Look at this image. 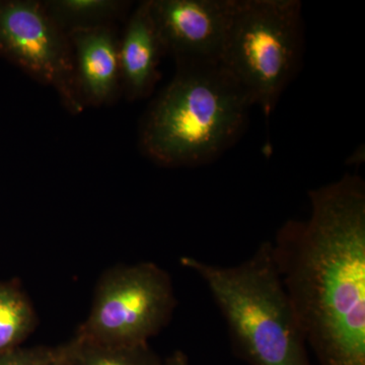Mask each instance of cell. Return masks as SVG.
Here are the masks:
<instances>
[{
  "mask_svg": "<svg viewBox=\"0 0 365 365\" xmlns=\"http://www.w3.org/2000/svg\"><path fill=\"white\" fill-rule=\"evenodd\" d=\"M176 307L172 278L157 264L118 266L101 277L90 316L76 334L102 344H148Z\"/></svg>",
  "mask_w": 365,
  "mask_h": 365,
  "instance_id": "cell-5",
  "label": "cell"
},
{
  "mask_svg": "<svg viewBox=\"0 0 365 365\" xmlns=\"http://www.w3.org/2000/svg\"><path fill=\"white\" fill-rule=\"evenodd\" d=\"M205 283L235 351L250 365H311L307 341L276 267L271 241L234 266L182 257Z\"/></svg>",
  "mask_w": 365,
  "mask_h": 365,
  "instance_id": "cell-3",
  "label": "cell"
},
{
  "mask_svg": "<svg viewBox=\"0 0 365 365\" xmlns=\"http://www.w3.org/2000/svg\"><path fill=\"white\" fill-rule=\"evenodd\" d=\"M302 43L297 0H235L220 62L269 117L294 76Z\"/></svg>",
  "mask_w": 365,
  "mask_h": 365,
  "instance_id": "cell-4",
  "label": "cell"
},
{
  "mask_svg": "<svg viewBox=\"0 0 365 365\" xmlns=\"http://www.w3.org/2000/svg\"><path fill=\"white\" fill-rule=\"evenodd\" d=\"M55 347H20L0 354V365H44L53 354Z\"/></svg>",
  "mask_w": 365,
  "mask_h": 365,
  "instance_id": "cell-13",
  "label": "cell"
},
{
  "mask_svg": "<svg viewBox=\"0 0 365 365\" xmlns=\"http://www.w3.org/2000/svg\"><path fill=\"white\" fill-rule=\"evenodd\" d=\"M74 78L85 107L109 106L122 95L119 39L115 25L68 34Z\"/></svg>",
  "mask_w": 365,
  "mask_h": 365,
  "instance_id": "cell-8",
  "label": "cell"
},
{
  "mask_svg": "<svg viewBox=\"0 0 365 365\" xmlns=\"http://www.w3.org/2000/svg\"><path fill=\"white\" fill-rule=\"evenodd\" d=\"M72 365H160L162 360L150 344H102L76 334L66 343Z\"/></svg>",
  "mask_w": 365,
  "mask_h": 365,
  "instance_id": "cell-12",
  "label": "cell"
},
{
  "mask_svg": "<svg viewBox=\"0 0 365 365\" xmlns=\"http://www.w3.org/2000/svg\"><path fill=\"white\" fill-rule=\"evenodd\" d=\"M165 54L181 62H220L235 0H150Z\"/></svg>",
  "mask_w": 365,
  "mask_h": 365,
  "instance_id": "cell-7",
  "label": "cell"
},
{
  "mask_svg": "<svg viewBox=\"0 0 365 365\" xmlns=\"http://www.w3.org/2000/svg\"><path fill=\"white\" fill-rule=\"evenodd\" d=\"M0 57L56 91L72 115L86 109L74 78L68 35L37 0H0Z\"/></svg>",
  "mask_w": 365,
  "mask_h": 365,
  "instance_id": "cell-6",
  "label": "cell"
},
{
  "mask_svg": "<svg viewBox=\"0 0 365 365\" xmlns=\"http://www.w3.org/2000/svg\"><path fill=\"white\" fill-rule=\"evenodd\" d=\"M311 215L288 220L276 267L319 365H365V185L345 175L309 191Z\"/></svg>",
  "mask_w": 365,
  "mask_h": 365,
  "instance_id": "cell-1",
  "label": "cell"
},
{
  "mask_svg": "<svg viewBox=\"0 0 365 365\" xmlns=\"http://www.w3.org/2000/svg\"><path fill=\"white\" fill-rule=\"evenodd\" d=\"M46 11L67 35L74 31L115 25L129 11L122 0H45Z\"/></svg>",
  "mask_w": 365,
  "mask_h": 365,
  "instance_id": "cell-10",
  "label": "cell"
},
{
  "mask_svg": "<svg viewBox=\"0 0 365 365\" xmlns=\"http://www.w3.org/2000/svg\"><path fill=\"white\" fill-rule=\"evenodd\" d=\"M251 100L220 62H181L141 124L144 155L168 168L212 160L235 143Z\"/></svg>",
  "mask_w": 365,
  "mask_h": 365,
  "instance_id": "cell-2",
  "label": "cell"
},
{
  "mask_svg": "<svg viewBox=\"0 0 365 365\" xmlns=\"http://www.w3.org/2000/svg\"><path fill=\"white\" fill-rule=\"evenodd\" d=\"M160 365H190L186 355L182 352H176Z\"/></svg>",
  "mask_w": 365,
  "mask_h": 365,
  "instance_id": "cell-15",
  "label": "cell"
},
{
  "mask_svg": "<svg viewBox=\"0 0 365 365\" xmlns=\"http://www.w3.org/2000/svg\"><path fill=\"white\" fill-rule=\"evenodd\" d=\"M165 54L150 0L140 2L127 20L119 39L122 95L127 100H141L151 95L160 81L158 67Z\"/></svg>",
  "mask_w": 365,
  "mask_h": 365,
  "instance_id": "cell-9",
  "label": "cell"
},
{
  "mask_svg": "<svg viewBox=\"0 0 365 365\" xmlns=\"http://www.w3.org/2000/svg\"><path fill=\"white\" fill-rule=\"evenodd\" d=\"M36 325L37 317L21 283L0 281V354L21 347Z\"/></svg>",
  "mask_w": 365,
  "mask_h": 365,
  "instance_id": "cell-11",
  "label": "cell"
},
{
  "mask_svg": "<svg viewBox=\"0 0 365 365\" xmlns=\"http://www.w3.org/2000/svg\"><path fill=\"white\" fill-rule=\"evenodd\" d=\"M44 365H72L71 357L67 352L66 345L55 347L54 354Z\"/></svg>",
  "mask_w": 365,
  "mask_h": 365,
  "instance_id": "cell-14",
  "label": "cell"
}]
</instances>
